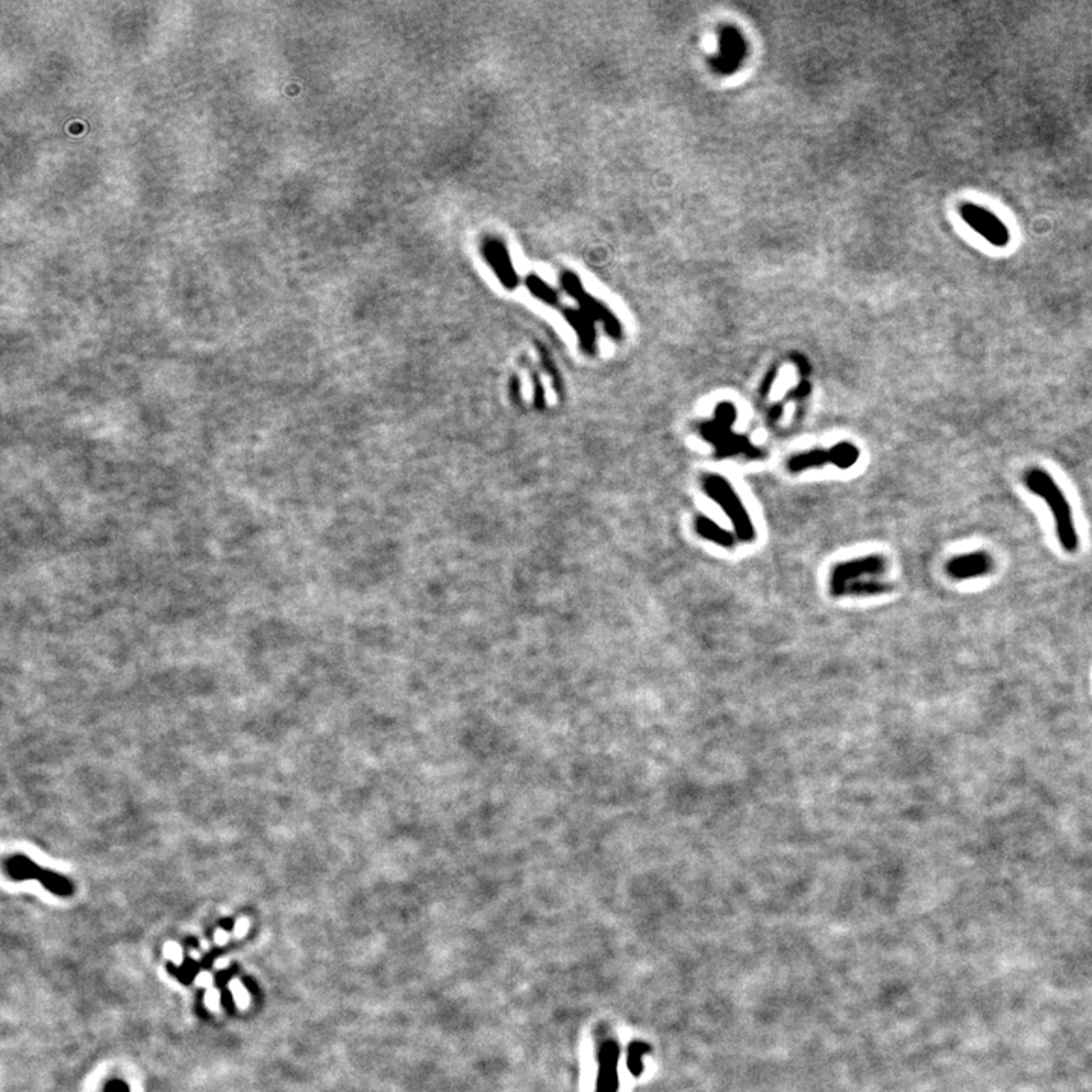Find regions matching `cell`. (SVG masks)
Here are the masks:
<instances>
[{"label": "cell", "instance_id": "2", "mask_svg": "<svg viewBox=\"0 0 1092 1092\" xmlns=\"http://www.w3.org/2000/svg\"><path fill=\"white\" fill-rule=\"evenodd\" d=\"M738 410L732 402H721L715 408V419L700 426V433L716 449L718 458L745 455L748 458H763L765 453L751 444L747 435L733 433Z\"/></svg>", "mask_w": 1092, "mask_h": 1092}, {"label": "cell", "instance_id": "8", "mask_svg": "<svg viewBox=\"0 0 1092 1092\" xmlns=\"http://www.w3.org/2000/svg\"><path fill=\"white\" fill-rule=\"evenodd\" d=\"M482 255L502 287L506 290H516L519 287L520 278L504 241L491 235L482 239Z\"/></svg>", "mask_w": 1092, "mask_h": 1092}, {"label": "cell", "instance_id": "17", "mask_svg": "<svg viewBox=\"0 0 1092 1092\" xmlns=\"http://www.w3.org/2000/svg\"><path fill=\"white\" fill-rule=\"evenodd\" d=\"M103 1092H131L130 1085L121 1079H112L105 1083Z\"/></svg>", "mask_w": 1092, "mask_h": 1092}, {"label": "cell", "instance_id": "18", "mask_svg": "<svg viewBox=\"0 0 1092 1092\" xmlns=\"http://www.w3.org/2000/svg\"><path fill=\"white\" fill-rule=\"evenodd\" d=\"M810 390H812V386H810V382H809V381H803L801 384H798V386H796L795 389L787 393V398L805 399V396H807V395L810 393Z\"/></svg>", "mask_w": 1092, "mask_h": 1092}, {"label": "cell", "instance_id": "12", "mask_svg": "<svg viewBox=\"0 0 1092 1092\" xmlns=\"http://www.w3.org/2000/svg\"><path fill=\"white\" fill-rule=\"evenodd\" d=\"M836 451L833 448L830 449H823V448H814L805 453H796L787 460V471L792 473H800L807 469H814L821 468L825 464H834L836 466Z\"/></svg>", "mask_w": 1092, "mask_h": 1092}, {"label": "cell", "instance_id": "1", "mask_svg": "<svg viewBox=\"0 0 1092 1092\" xmlns=\"http://www.w3.org/2000/svg\"><path fill=\"white\" fill-rule=\"evenodd\" d=\"M1024 482L1028 491L1046 501L1053 513L1056 533L1061 545L1064 546L1065 551L1074 553L1079 546V539L1074 527L1073 511L1061 487L1044 469L1039 468L1028 469L1024 475Z\"/></svg>", "mask_w": 1092, "mask_h": 1092}, {"label": "cell", "instance_id": "3", "mask_svg": "<svg viewBox=\"0 0 1092 1092\" xmlns=\"http://www.w3.org/2000/svg\"><path fill=\"white\" fill-rule=\"evenodd\" d=\"M703 491L710 500L719 504L724 513L732 520L736 536L745 544L756 540V528L751 522L750 515L745 509L739 495L733 489L730 482H727L718 473H705L701 478Z\"/></svg>", "mask_w": 1092, "mask_h": 1092}, {"label": "cell", "instance_id": "16", "mask_svg": "<svg viewBox=\"0 0 1092 1092\" xmlns=\"http://www.w3.org/2000/svg\"><path fill=\"white\" fill-rule=\"evenodd\" d=\"M649 1052L648 1044L642 1041H633L629 1042V1050H627V1068L629 1073L636 1077L645 1070V1055Z\"/></svg>", "mask_w": 1092, "mask_h": 1092}, {"label": "cell", "instance_id": "10", "mask_svg": "<svg viewBox=\"0 0 1092 1092\" xmlns=\"http://www.w3.org/2000/svg\"><path fill=\"white\" fill-rule=\"evenodd\" d=\"M994 569V560L988 553H971L954 557L947 565V574L954 580H966L980 575L990 574Z\"/></svg>", "mask_w": 1092, "mask_h": 1092}, {"label": "cell", "instance_id": "20", "mask_svg": "<svg viewBox=\"0 0 1092 1092\" xmlns=\"http://www.w3.org/2000/svg\"><path fill=\"white\" fill-rule=\"evenodd\" d=\"M792 360L795 361L796 368L800 369V372H801L805 377L809 372H810V364H809V361L805 360V355H801V354H794V355H792Z\"/></svg>", "mask_w": 1092, "mask_h": 1092}, {"label": "cell", "instance_id": "5", "mask_svg": "<svg viewBox=\"0 0 1092 1092\" xmlns=\"http://www.w3.org/2000/svg\"><path fill=\"white\" fill-rule=\"evenodd\" d=\"M718 46L719 52L709 58V64L715 74L732 76L741 69L748 54L747 40L736 26L722 23L718 28Z\"/></svg>", "mask_w": 1092, "mask_h": 1092}, {"label": "cell", "instance_id": "19", "mask_svg": "<svg viewBox=\"0 0 1092 1092\" xmlns=\"http://www.w3.org/2000/svg\"><path fill=\"white\" fill-rule=\"evenodd\" d=\"M777 372L778 368H772V369L768 372V375L765 377V381H763V384H762V387H760L762 396H767V395H768L769 390H771L772 384H774V381L777 378Z\"/></svg>", "mask_w": 1092, "mask_h": 1092}, {"label": "cell", "instance_id": "7", "mask_svg": "<svg viewBox=\"0 0 1092 1092\" xmlns=\"http://www.w3.org/2000/svg\"><path fill=\"white\" fill-rule=\"evenodd\" d=\"M961 216L968 226H971L974 231L980 234L990 245L997 248H1006L1009 245L1010 232L1008 226L985 207L965 202L961 205Z\"/></svg>", "mask_w": 1092, "mask_h": 1092}, {"label": "cell", "instance_id": "6", "mask_svg": "<svg viewBox=\"0 0 1092 1092\" xmlns=\"http://www.w3.org/2000/svg\"><path fill=\"white\" fill-rule=\"evenodd\" d=\"M886 567L888 562L880 554L859 557L850 562L839 563L834 566L830 575V593L834 598H841L850 584L865 578H879L880 575L886 572Z\"/></svg>", "mask_w": 1092, "mask_h": 1092}, {"label": "cell", "instance_id": "15", "mask_svg": "<svg viewBox=\"0 0 1092 1092\" xmlns=\"http://www.w3.org/2000/svg\"><path fill=\"white\" fill-rule=\"evenodd\" d=\"M889 591H892V586H890V584L885 583V582H881L879 578H865V580H861V582H856V583L850 584V586L845 589L843 596H845V595H847V596H856V598H862V596H877V595H883V593L889 592Z\"/></svg>", "mask_w": 1092, "mask_h": 1092}, {"label": "cell", "instance_id": "13", "mask_svg": "<svg viewBox=\"0 0 1092 1092\" xmlns=\"http://www.w3.org/2000/svg\"><path fill=\"white\" fill-rule=\"evenodd\" d=\"M695 531L705 540H710L713 544H718L724 548H733L736 544V539L730 531L724 529L721 525H718L712 519L705 516H698L695 519Z\"/></svg>", "mask_w": 1092, "mask_h": 1092}, {"label": "cell", "instance_id": "9", "mask_svg": "<svg viewBox=\"0 0 1092 1092\" xmlns=\"http://www.w3.org/2000/svg\"><path fill=\"white\" fill-rule=\"evenodd\" d=\"M620 1044L615 1039L602 1041L598 1048V1075L595 1092L620 1091Z\"/></svg>", "mask_w": 1092, "mask_h": 1092}, {"label": "cell", "instance_id": "14", "mask_svg": "<svg viewBox=\"0 0 1092 1092\" xmlns=\"http://www.w3.org/2000/svg\"><path fill=\"white\" fill-rule=\"evenodd\" d=\"M525 287L528 288V292H529L533 297L539 299L540 302L546 304V306H553V308H557V310H558V308H560V310L563 308V306H562V301H560V297H558V293H557L556 290L551 287L546 281H544V279L540 278L536 273H529V275L525 277Z\"/></svg>", "mask_w": 1092, "mask_h": 1092}, {"label": "cell", "instance_id": "11", "mask_svg": "<svg viewBox=\"0 0 1092 1092\" xmlns=\"http://www.w3.org/2000/svg\"><path fill=\"white\" fill-rule=\"evenodd\" d=\"M562 313L566 322L574 328L582 351L587 355H595L598 346H596V328L592 319L582 310H575L571 306H563Z\"/></svg>", "mask_w": 1092, "mask_h": 1092}, {"label": "cell", "instance_id": "4", "mask_svg": "<svg viewBox=\"0 0 1092 1092\" xmlns=\"http://www.w3.org/2000/svg\"><path fill=\"white\" fill-rule=\"evenodd\" d=\"M560 286L565 290L566 295L572 297L575 302L580 306V310L583 313L589 316L593 322H600L604 326V331L610 337L611 340H615V342L622 340L624 328H622V322L618 319V316L615 315L602 301L593 297L591 293H587L582 279L577 273L571 272V270H563L560 273Z\"/></svg>", "mask_w": 1092, "mask_h": 1092}]
</instances>
